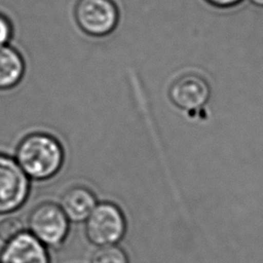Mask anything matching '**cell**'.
<instances>
[{
  "mask_svg": "<svg viewBox=\"0 0 263 263\" xmlns=\"http://www.w3.org/2000/svg\"><path fill=\"white\" fill-rule=\"evenodd\" d=\"M15 160L29 178L46 180L61 168L64 150L51 135L34 133L21 141L16 148Z\"/></svg>",
  "mask_w": 263,
  "mask_h": 263,
  "instance_id": "obj_1",
  "label": "cell"
},
{
  "mask_svg": "<svg viewBox=\"0 0 263 263\" xmlns=\"http://www.w3.org/2000/svg\"><path fill=\"white\" fill-rule=\"evenodd\" d=\"M26 229L49 250H59L69 236L70 221L59 203L43 201L30 212Z\"/></svg>",
  "mask_w": 263,
  "mask_h": 263,
  "instance_id": "obj_2",
  "label": "cell"
},
{
  "mask_svg": "<svg viewBox=\"0 0 263 263\" xmlns=\"http://www.w3.org/2000/svg\"><path fill=\"white\" fill-rule=\"evenodd\" d=\"M126 230V222L122 211L112 202L97 203L85 220V236L97 247L118 243Z\"/></svg>",
  "mask_w": 263,
  "mask_h": 263,
  "instance_id": "obj_3",
  "label": "cell"
},
{
  "mask_svg": "<svg viewBox=\"0 0 263 263\" xmlns=\"http://www.w3.org/2000/svg\"><path fill=\"white\" fill-rule=\"evenodd\" d=\"M75 18L87 35L105 37L116 29L119 9L113 0H78Z\"/></svg>",
  "mask_w": 263,
  "mask_h": 263,
  "instance_id": "obj_4",
  "label": "cell"
},
{
  "mask_svg": "<svg viewBox=\"0 0 263 263\" xmlns=\"http://www.w3.org/2000/svg\"><path fill=\"white\" fill-rule=\"evenodd\" d=\"M29 191V177L16 160L0 154V215L20 210L25 204Z\"/></svg>",
  "mask_w": 263,
  "mask_h": 263,
  "instance_id": "obj_5",
  "label": "cell"
},
{
  "mask_svg": "<svg viewBox=\"0 0 263 263\" xmlns=\"http://www.w3.org/2000/svg\"><path fill=\"white\" fill-rule=\"evenodd\" d=\"M168 98L181 110L197 111L209 102L211 87L202 76L186 73L173 81L168 88Z\"/></svg>",
  "mask_w": 263,
  "mask_h": 263,
  "instance_id": "obj_6",
  "label": "cell"
},
{
  "mask_svg": "<svg viewBox=\"0 0 263 263\" xmlns=\"http://www.w3.org/2000/svg\"><path fill=\"white\" fill-rule=\"evenodd\" d=\"M0 263H51L49 249L27 229L3 242Z\"/></svg>",
  "mask_w": 263,
  "mask_h": 263,
  "instance_id": "obj_7",
  "label": "cell"
},
{
  "mask_svg": "<svg viewBox=\"0 0 263 263\" xmlns=\"http://www.w3.org/2000/svg\"><path fill=\"white\" fill-rule=\"evenodd\" d=\"M96 195L84 186L69 188L61 197L60 206L70 223H82L97 205Z\"/></svg>",
  "mask_w": 263,
  "mask_h": 263,
  "instance_id": "obj_8",
  "label": "cell"
},
{
  "mask_svg": "<svg viewBox=\"0 0 263 263\" xmlns=\"http://www.w3.org/2000/svg\"><path fill=\"white\" fill-rule=\"evenodd\" d=\"M25 71V64L18 51L8 45L0 46V89L16 85Z\"/></svg>",
  "mask_w": 263,
  "mask_h": 263,
  "instance_id": "obj_9",
  "label": "cell"
},
{
  "mask_svg": "<svg viewBox=\"0 0 263 263\" xmlns=\"http://www.w3.org/2000/svg\"><path fill=\"white\" fill-rule=\"evenodd\" d=\"M90 263H128V259L124 251L114 245L100 247L92 254Z\"/></svg>",
  "mask_w": 263,
  "mask_h": 263,
  "instance_id": "obj_10",
  "label": "cell"
},
{
  "mask_svg": "<svg viewBox=\"0 0 263 263\" xmlns=\"http://www.w3.org/2000/svg\"><path fill=\"white\" fill-rule=\"evenodd\" d=\"M24 230H26V226L20 218H4L0 221V240L2 242H6Z\"/></svg>",
  "mask_w": 263,
  "mask_h": 263,
  "instance_id": "obj_11",
  "label": "cell"
},
{
  "mask_svg": "<svg viewBox=\"0 0 263 263\" xmlns=\"http://www.w3.org/2000/svg\"><path fill=\"white\" fill-rule=\"evenodd\" d=\"M11 25L9 21L0 14V46L7 45L11 37Z\"/></svg>",
  "mask_w": 263,
  "mask_h": 263,
  "instance_id": "obj_12",
  "label": "cell"
},
{
  "mask_svg": "<svg viewBox=\"0 0 263 263\" xmlns=\"http://www.w3.org/2000/svg\"><path fill=\"white\" fill-rule=\"evenodd\" d=\"M204 1L217 8H230L238 5L243 0H204Z\"/></svg>",
  "mask_w": 263,
  "mask_h": 263,
  "instance_id": "obj_13",
  "label": "cell"
},
{
  "mask_svg": "<svg viewBox=\"0 0 263 263\" xmlns=\"http://www.w3.org/2000/svg\"><path fill=\"white\" fill-rule=\"evenodd\" d=\"M251 2H253L255 5L263 7V0H251Z\"/></svg>",
  "mask_w": 263,
  "mask_h": 263,
  "instance_id": "obj_14",
  "label": "cell"
}]
</instances>
